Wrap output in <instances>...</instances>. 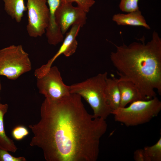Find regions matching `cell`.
Here are the masks:
<instances>
[{
	"label": "cell",
	"instance_id": "cell-16",
	"mask_svg": "<svg viewBox=\"0 0 161 161\" xmlns=\"http://www.w3.org/2000/svg\"><path fill=\"white\" fill-rule=\"evenodd\" d=\"M139 0H120L119 7L122 12L129 13L139 9Z\"/></svg>",
	"mask_w": 161,
	"mask_h": 161
},
{
	"label": "cell",
	"instance_id": "cell-12",
	"mask_svg": "<svg viewBox=\"0 0 161 161\" xmlns=\"http://www.w3.org/2000/svg\"><path fill=\"white\" fill-rule=\"evenodd\" d=\"M118 79L107 78L105 88L106 98L112 111L120 107V95L118 84Z\"/></svg>",
	"mask_w": 161,
	"mask_h": 161
},
{
	"label": "cell",
	"instance_id": "cell-5",
	"mask_svg": "<svg viewBox=\"0 0 161 161\" xmlns=\"http://www.w3.org/2000/svg\"><path fill=\"white\" fill-rule=\"evenodd\" d=\"M29 54L21 45H12L0 50V75L15 80L30 71Z\"/></svg>",
	"mask_w": 161,
	"mask_h": 161
},
{
	"label": "cell",
	"instance_id": "cell-23",
	"mask_svg": "<svg viewBox=\"0 0 161 161\" xmlns=\"http://www.w3.org/2000/svg\"></svg>",
	"mask_w": 161,
	"mask_h": 161
},
{
	"label": "cell",
	"instance_id": "cell-3",
	"mask_svg": "<svg viewBox=\"0 0 161 161\" xmlns=\"http://www.w3.org/2000/svg\"><path fill=\"white\" fill-rule=\"evenodd\" d=\"M107 78L108 73L105 72L69 86L71 93L79 95L89 105L95 117L105 120L112 112L105 94Z\"/></svg>",
	"mask_w": 161,
	"mask_h": 161
},
{
	"label": "cell",
	"instance_id": "cell-9",
	"mask_svg": "<svg viewBox=\"0 0 161 161\" xmlns=\"http://www.w3.org/2000/svg\"><path fill=\"white\" fill-rule=\"evenodd\" d=\"M80 27V26L78 24L72 26L69 31L67 33L62 45L55 54L46 64L35 70L34 75L36 78L40 77L45 74L51 67L54 61L61 55L63 54L66 57H69L75 53L78 45L76 38Z\"/></svg>",
	"mask_w": 161,
	"mask_h": 161
},
{
	"label": "cell",
	"instance_id": "cell-19",
	"mask_svg": "<svg viewBox=\"0 0 161 161\" xmlns=\"http://www.w3.org/2000/svg\"><path fill=\"white\" fill-rule=\"evenodd\" d=\"M12 135L15 139L20 140L29 134L26 128L23 126H18L15 128L12 131Z\"/></svg>",
	"mask_w": 161,
	"mask_h": 161
},
{
	"label": "cell",
	"instance_id": "cell-17",
	"mask_svg": "<svg viewBox=\"0 0 161 161\" xmlns=\"http://www.w3.org/2000/svg\"><path fill=\"white\" fill-rule=\"evenodd\" d=\"M66 2L72 3L76 2L78 6L84 11L86 13L89 12L90 8L95 4L94 0H64Z\"/></svg>",
	"mask_w": 161,
	"mask_h": 161
},
{
	"label": "cell",
	"instance_id": "cell-11",
	"mask_svg": "<svg viewBox=\"0 0 161 161\" xmlns=\"http://www.w3.org/2000/svg\"><path fill=\"white\" fill-rule=\"evenodd\" d=\"M118 84L120 95V107H126L129 103L142 100L137 87L131 82L118 78Z\"/></svg>",
	"mask_w": 161,
	"mask_h": 161
},
{
	"label": "cell",
	"instance_id": "cell-20",
	"mask_svg": "<svg viewBox=\"0 0 161 161\" xmlns=\"http://www.w3.org/2000/svg\"><path fill=\"white\" fill-rule=\"evenodd\" d=\"M49 11L55 12L61 4L62 0H47Z\"/></svg>",
	"mask_w": 161,
	"mask_h": 161
},
{
	"label": "cell",
	"instance_id": "cell-6",
	"mask_svg": "<svg viewBox=\"0 0 161 161\" xmlns=\"http://www.w3.org/2000/svg\"><path fill=\"white\" fill-rule=\"evenodd\" d=\"M47 3V0H27L26 29L30 37H40L46 32L49 20V11Z\"/></svg>",
	"mask_w": 161,
	"mask_h": 161
},
{
	"label": "cell",
	"instance_id": "cell-2",
	"mask_svg": "<svg viewBox=\"0 0 161 161\" xmlns=\"http://www.w3.org/2000/svg\"><path fill=\"white\" fill-rule=\"evenodd\" d=\"M133 42L123 44L111 52L112 62L119 79L130 81L137 87L142 100L156 96L157 90L161 94V38L154 31L146 43Z\"/></svg>",
	"mask_w": 161,
	"mask_h": 161
},
{
	"label": "cell",
	"instance_id": "cell-13",
	"mask_svg": "<svg viewBox=\"0 0 161 161\" xmlns=\"http://www.w3.org/2000/svg\"><path fill=\"white\" fill-rule=\"evenodd\" d=\"M4 3V10L7 14L16 22L20 23L27 11L24 0H2Z\"/></svg>",
	"mask_w": 161,
	"mask_h": 161
},
{
	"label": "cell",
	"instance_id": "cell-15",
	"mask_svg": "<svg viewBox=\"0 0 161 161\" xmlns=\"http://www.w3.org/2000/svg\"><path fill=\"white\" fill-rule=\"evenodd\" d=\"M145 161H161V137L157 143L143 149Z\"/></svg>",
	"mask_w": 161,
	"mask_h": 161
},
{
	"label": "cell",
	"instance_id": "cell-18",
	"mask_svg": "<svg viewBox=\"0 0 161 161\" xmlns=\"http://www.w3.org/2000/svg\"><path fill=\"white\" fill-rule=\"evenodd\" d=\"M26 159L24 157H14L8 151L0 148V161H25Z\"/></svg>",
	"mask_w": 161,
	"mask_h": 161
},
{
	"label": "cell",
	"instance_id": "cell-7",
	"mask_svg": "<svg viewBox=\"0 0 161 161\" xmlns=\"http://www.w3.org/2000/svg\"><path fill=\"white\" fill-rule=\"evenodd\" d=\"M36 85L39 93L45 98L58 99L71 94L70 86L64 83L59 69L55 66H52L45 74L37 78Z\"/></svg>",
	"mask_w": 161,
	"mask_h": 161
},
{
	"label": "cell",
	"instance_id": "cell-10",
	"mask_svg": "<svg viewBox=\"0 0 161 161\" xmlns=\"http://www.w3.org/2000/svg\"><path fill=\"white\" fill-rule=\"evenodd\" d=\"M112 20L118 25L143 27L151 29L139 9L127 13H118L112 16Z\"/></svg>",
	"mask_w": 161,
	"mask_h": 161
},
{
	"label": "cell",
	"instance_id": "cell-8",
	"mask_svg": "<svg viewBox=\"0 0 161 161\" xmlns=\"http://www.w3.org/2000/svg\"><path fill=\"white\" fill-rule=\"evenodd\" d=\"M86 13L72 3L62 0L55 15L56 23L64 35L71 26L78 24L82 27L86 23Z\"/></svg>",
	"mask_w": 161,
	"mask_h": 161
},
{
	"label": "cell",
	"instance_id": "cell-22",
	"mask_svg": "<svg viewBox=\"0 0 161 161\" xmlns=\"http://www.w3.org/2000/svg\"><path fill=\"white\" fill-rule=\"evenodd\" d=\"M1 81L0 80V92L1 89Z\"/></svg>",
	"mask_w": 161,
	"mask_h": 161
},
{
	"label": "cell",
	"instance_id": "cell-21",
	"mask_svg": "<svg viewBox=\"0 0 161 161\" xmlns=\"http://www.w3.org/2000/svg\"><path fill=\"white\" fill-rule=\"evenodd\" d=\"M134 158L136 161H145L143 149H139L134 152Z\"/></svg>",
	"mask_w": 161,
	"mask_h": 161
},
{
	"label": "cell",
	"instance_id": "cell-4",
	"mask_svg": "<svg viewBox=\"0 0 161 161\" xmlns=\"http://www.w3.org/2000/svg\"><path fill=\"white\" fill-rule=\"evenodd\" d=\"M161 110V102L156 96L148 100H139L127 107H120L111 114L116 121L127 126L146 123L157 116Z\"/></svg>",
	"mask_w": 161,
	"mask_h": 161
},
{
	"label": "cell",
	"instance_id": "cell-14",
	"mask_svg": "<svg viewBox=\"0 0 161 161\" xmlns=\"http://www.w3.org/2000/svg\"><path fill=\"white\" fill-rule=\"evenodd\" d=\"M8 107L7 104L0 103V148L15 153L17 148L13 140L7 136L4 129V117L7 111Z\"/></svg>",
	"mask_w": 161,
	"mask_h": 161
},
{
	"label": "cell",
	"instance_id": "cell-1",
	"mask_svg": "<svg viewBox=\"0 0 161 161\" xmlns=\"http://www.w3.org/2000/svg\"><path fill=\"white\" fill-rule=\"evenodd\" d=\"M28 127L33 134L30 145L41 148L46 161H96L107 125L87 112L80 95L71 93L45 98L40 120Z\"/></svg>",
	"mask_w": 161,
	"mask_h": 161
}]
</instances>
